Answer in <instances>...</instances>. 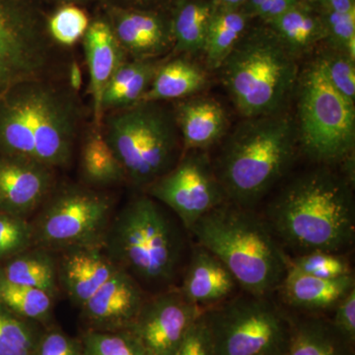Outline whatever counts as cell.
Returning <instances> with one entry per match:
<instances>
[{
	"mask_svg": "<svg viewBox=\"0 0 355 355\" xmlns=\"http://www.w3.org/2000/svg\"><path fill=\"white\" fill-rule=\"evenodd\" d=\"M352 184L329 166L293 178L268 205L265 220L280 244L298 254L342 253L355 236Z\"/></svg>",
	"mask_w": 355,
	"mask_h": 355,
	"instance_id": "cell-1",
	"label": "cell"
},
{
	"mask_svg": "<svg viewBox=\"0 0 355 355\" xmlns=\"http://www.w3.org/2000/svg\"><path fill=\"white\" fill-rule=\"evenodd\" d=\"M181 222L148 195L137 196L114 214L105 252L147 294L177 287L186 266V236Z\"/></svg>",
	"mask_w": 355,
	"mask_h": 355,
	"instance_id": "cell-2",
	"label": "cell"
},
{
	"mask_svg": "<svg viewBox=\"0 0 355 355\" xmlns=\"http://www.w3.org/2000/svg\"><path fill=\"white\" fill-rule=\"evenodd\" d=\"M297 144L296 123L286 112L245 118L214 163L228 202L253 209L286 176Z\"/></svg>",
	"mask_w": 355,
	"mask_h": 355,
	"instance_id": "cell-3",
	"label": "cell"
},
{
	"mask_svg": "<svg viewBox=\"0 0 355 355\" xmlns=\"http://www.w3.org/2000/svg\"><path fill=\"white\" fill-rule=\"evenodd\" d=\"M224 263L247 293L270 296L288 268V257L263 217L226 202L188 231Z\"/></svg>",
	"mask_w": 355,
	"mask_h": 355,
	"instance_id": "cell-4",
	"label": "cell"
},
{
	"mask_svg": "<svg viewBox=\"0 0 355 355\" xmlns=\"http://www.w3.org/2000/svg\"><path fill=\"white\" fill-rule=\"evenodd\" d=\"M19 86L0 112V146L10 156L67 167L78 123L73 95L46 79Z\"/></svg>",
	"mask_w": 355,
	"mask_h": 355,
	"instance_id": "cell-5",
	"label": "cell"
},
{
	"mask_svg": "<svg viewBox=\"0 0 355 355\" xmlns=\"http://www.w3.org/2000/svg\"><path fill=\"white\" fill-rule=\"evenodd\" d=\"M245 118L284 111L297 85V57L266 25L249 28L218 69Z\"/></svg>",
	"mask_w": 355,
	"mask_h": 355,
	"instance_id": "cell-6",
	"label": "cell"
},
{
	"mask_svg": "<svg viewBox=\"0 0 355 355\" xmlns=\"http://www.w3.org/2000/svg\"><path fill=\"white\" fill-rule=\"evenodd\" d=\"M104 125L105 139L127 181L139 190L146 191L182 157L174 112L161 102H139L114 110Z\"/></svg>",
	"mask_w": 355,
	"mask_h": 355,
	"instance_id": "cell-7",
	"label": "cell"
},
{
	"mask_svg": "<svg viewBox=\"0 0 355 355\" xmlns=\"http://www.w3.org/2000/svg\"><path fill=\"white\" fill-rule=\"evenodd\" d=\"M298 144L313 162L330 166L352 156L355 144L354 103L327 80L317 62L299 73Z\"/></svg>",
	"mask_w": 355,
	"mask_h": 355,
	"instance_id": "cell-8",
	"label": "cell"
},
{
	"mask_svg": "<svg viewBox=\"0 0 355 355\" xmlns=\"http://www.w3.org/2000/svg\"><path fill=\"white\" fill-rule=\"evenodd\" d=\"M214 355H284L291 317L270 296L243 291L203 311Z\"/></svg>",
	"mask_w": 355,
	"mask_h": 355,
	"instance_id": "cell-9",
	"label": "cell"
},
{
	"mask_svg": "<svg viewBox=\"0 0 355 355\" xmlns=\"http://www.w3.org/2000/svg\"><path fill=\"white\" fill-rule=\"evenodd\" d=\"M114 207L111 196L86 184L55 187L31 221L34 246L55 254L103 246Z\"/></svg>",
	"mask_w": 355,
	"mask_h": 355,
	"instance_id": "cell-10",
	"label": "cell"
},
{
	"mask_svg": "<svg viewBox=\"0 0 355 355\" xmlns=\"http://www.w3.org/2000/svg\"><path fill=\"white\" fill-rule=\"evenodd\" d=\"M42 0H0V92L50 70L53 40Z\"/></svg>",
	"mask_w": 355,
	"mask_h": 355,
	"instance_id": "cell-11",
	"label": "cell"
},
{
	"mask_svg": "<svg viewBox=\"0 0 355 355\" xmlns=\"http://www.w3.org/2000/svg\"><path fill=\"white\" fill-rule=\"evenodd\" d=\"M191 151L144 191L174 212L187 231L198 219L228 202L209 155L202 150Z\"/></svg>",
	"mask_w": 355,
	"mask_h": 355,
	"instance_id": "cell-12",
	"label": "cell"
},
{
	"mask_svg": "<svg viewBox=\"0 0 355 355\" xmlns=\"http://www.w3.org/2000/svg\"><path fill=\"white\" fill-rule=\"evenodd\" d=\"M202 313L175 287L147 296L128 331L146 355H175Z\"/></svg>",
	"mask_w": 355,
	"mask_h": 355,
	"instance_id": "cell-13",
	"label": "cell"
},
{
	"mask_svg": "<svg viewBox=\"0 0 355 355\" xmlns=\"http://www.w3.org/2000/svg\"><path fill=\"white\" fill-rule=\"evenodd\" d=\"M103 7L105 19L125 55L132 60H153L173 51L170 12Z\"/></svg>",
	"mask_w": 355,
	"mask_h": 355,
	"instance_id": "cell-14",
	"label": "cell"
},
{
	"mask_svg": "<svg viewBox=\"0 0 355 355\" xmlns=\"http://www.w3.org/2000/svg\"><path fill=\"white\" fill-rule=\"evenodd\" d=\"M148 295L137 280L120 268L79 308L84 330H128Z\"/></svg>",
	"mask_w": 355,
	"mask_h": 355,
	"instance_id": "cell-15",
	"label": "cell"
},
{
	"mask_svg": "<svg viewBox=\"0 0 355 355\" xmlns=\"http://www.w3.org/2000/svg\"><path fill=\"white\" fill-rule=\"evenodd\" d=\"M53 169L15 156L0 159V212L27 218L55 188Z\"/></svg>",
	"mask_w": 355,
	"mask_h": 355,
	"instance_id": "cell-16",
	"label": "cell"
},
{
	"mask_svg": "<svg viewBox=\"0 0 355 355\" xmlns=\"http://www.w3.org/2000/svg\"><path fill=\"white\" fill-rule=\"evenodd\" d=\"M238 287L234 277L224 263L196 243L184 266L180 286H177L186 300L202 311L209 310L233 297L237 294Z\"/></svg>",
	"mask_w": 355,
	"mask_h": 355,
	"instance_id": "cell-17",
	"label": "cell"
},
{
	"mask_svg": "<svg viewBox=\"0 0 355 355\" xmlns=\"http://www.w3.org/2000/svg\"><path fill=\"white\" fill-rule=\"evenodd\" d=\"M57 254L60 291L78 308L120 270L103 246L74 248Z\"/></svg>",
	"mask_w": 355,
	"mask_h": 355,
	"instance_id": "cell-18",
	"label": "cell"
},
{
	"mask_svg": "<svg viewBox=\"0 0 355 355\" xmlns=\"http://www.w3.org/2000/svg\"><path fill=\"white\" fill-rule=\"evenodd\" d=\"M83 40L90 72L94 127L102 128L104 118L103 96L114 72L127 62V55L105 18L90 22Z\"/></svg>",
	"mask_w": 355,
	"mask_h": 355,
	"instance_id": "cell-19",
	"label": "cell"
},
{
	"mask_svg": "<svg viewBox=\"0 0 355 355\" xmlns=\"http://www.w3.org/2000/svg\"><path fill=\"white\" fill-rule=\"evenodd\" d=\"M175 120L182 144L188 150H205L225 135L228 118L220 103L209 97L182 100L175 105Z\"/></svg>",
	"mask_w": 355,
	"mask_h": 355,
	"instance_id": "cell-20",
	"label": "cell"
},
{
	"mask_svg": "<svg viewBox=\"0 0 355 355\" xmlns=\"http://www.w3.org/2000/svg\"><path fill=\"white\" fill-rule=\"evenodd\" d=\"M354 288V275L338 279H318L288 266L277 291L292 309L308 315H320L335 309Z\"/></svg>",
	"mask_w": 355,
	"mask_h": 355,
	"instance_id": "cell-21",
	"label": "cell"
},
{
	"mask_svg": "<svg viewBox=\"0 0 355 355\" xmlns=\"http://www.w3.org/2000/svg\"><path fill=\"white\" fill-rule=\"evenodd\" d=\"M284 355H354V345L320 315L291 318V336Z\"/></svg>",
	"mask_w": 355,
	"mask_h": 355,
	"instance_id": "cell-22",
	"label": "cell"
},
{
	"mask_svg": "<svg viewBox=\"0 0 355 355\" xmlns=\"http://www.w3.org/2000/svg\"><path fill=\"white\" fill-rule=\"evenodd\" d=\"M0 275L11 284L40 289L55 298L60 291L57 254L44 248L33 246L2 261Z\"/></svg>",
	"mask_w": 355,
	"mask_h": 355,
	"instance_id": "cell-23",
	"label": "cell"
},
{
	"mask_svg": "<svg viewBox=\"0 0 355 355\" xmlns=\"http://www.w3.org/2000/svg\"><path fill=\"white\" fill-rule=\"evenodd\" d=\"M216 0H177L170 10L173 51L182 55H198L205 48L207 29Z\"/></svg>",
	"mask_w": 355,
	"mask_h": 355,
	"instance_id": "cell-24",
	"label": "cell"
},
{
	"mask_svg": "<svg viewBox=\"0 0 355 355\" xmlns=\"http://www.w3.org/2000/svg\"><path fill=\"white\" fill-rule=\"evenodd\" d=\"M207 74L198 65L184 58L159 65L153 83L139 102L184 99L202 90Z\"/></svg>",
	"mask_w": 355,
	"mask_h": 355,
	"instance_id": "cell-25",
	"label": "cell"
},
{
	"mask_svg": "<svg viewBox=\"0 0 355 355\" xmlns=\"http://www.w3.org/2000/svg\"><path fill=\"white\" fill-rule=\"evenodd\" d=\"M296 55H304L324 40L319 9L297 4L286 13L265 23Z\"/></svg>",
	"mask_w": 355,
	"mask_h": 355,
	"instance_id": "cell-26",
	"label": "cell"
},
{
	"mask_svg": "<svg viewBox=\"0 0 355 355\" xmlns=\"http://www.w3.org/2000/svg\"><path fill=\"white\" fill-rule=\"evenodd\" d=\"M159 65L154 60H132L121 64L103 96L104 113L139 103L153 83Z\"/></svg>",
	"mask_w": 355,
	"mask_h": 355,
	"instance_id": "cell-27",
	"label": "cell"
},
{
	"mask_svg": "<svg viewBox=\"0 0 355 355\" xmlns=\"http://www.w3.org/2000/svg\"><path fill=\"white\" fill-rule=\"evenodd\" d=\"M80 171L84 183L91 188H104L127 181L102 128H93L86 137L80 153Z\"/></svg>",
	"mask_w": 355,
	"mask_h": 355,
	"instance_id": "cell-28",
	"label": "cell"
},
{
	"mask_svg": "<svg viewBox=\"0 0 355 355\" xmlns=\"http://www.w3.org/2000/svg\"><path fill=\"white\" fill-rule=\"evenodd\" d=\"M252 19L253 18L241 8H224L216 3L202 51L210 69L218 70L236 44L249 29Z\"/></svg>",
	"mask_w": 355,
	"mask_h": 355,
	"instance_id": "cell-29",
	"label": "cell"
},
{
	"mask_svg": "<svg viewBox=\"0 0 355 355\" xmlns=\"http://www.w3.org/2000/svg\"><path fill=\"white\" fill-rule=\"evenodd\" d=\"M55 300L48 292L11 284L0 275V304L23 319L44 328L51 326Z\"/></svg>",
	"mask_w": 355,
	"mask_h": 355,
	"instance_id": "cell-30",
	"label": "cell"
},
{
	"mask_svg": "<svg viewBox=\"0 0 355 355\" xmlns=\"http://www.w3.org/2000/svg\"><path fill=\"white\" fill-rule=\"evenodd\" d=\"M43 329L0 304V355H33Z\"/></svg>",
	"mask_w": 355,
	"mask_h": 355,
	"instance_id": "cell-31",
	"label": "cell"
},
{
	"mask_svg": "<svg viewBox=\"0 0 355 355\" xmlns=\"http://www.w3.org/2000/svg\"><path fill=\"white\" fill-rule=\"evenodd\" d=\"M78 338L85 355H146L139 340L128 330H83Z\"/></svg>",
	"mask_w": 355,
	"mask_h": 355,
	"instance_id": "cell-32",
	"label": "cell"
},
{
	"mask_svg": "<svg viewBox=\"0 0 355 355\" xmlns=\"http://www.w3.org/2000/svg\"><path fill=\"white\" fill-rule=\"evenodd\" d=\"M289 268L318 279H338L352 277L349 261L340 253L331 252H309L288 258Z\"/></svg>",
	"mask_w": 355,
	"mask_h": 355,
	"instance_id": "cell-33",
	"label": "cell"
},
{
	"mask_svg": "<svg viewBox=\"0 0 355 355\" xmlns=\"http://www.w3.org/2000/svg\"><path fill=\"white\" fill-rule=\"evenodd\" d=\"M90 20L80 6L65 4L58 6L46 21L49 35L62 46H73L87 31Z\"/></svg>",
	"mask_w": 355,
	"mask_h": 355,
	"instance_id": "cell-34",
	"label": "cell"
},
{
	"mask_svg": "<svg viewBox=\"0 0 355 355\" xmlns=\"http://www.w3.org/2000/svg\"><path fill=\"white\" fill-rule=\"evenodd\" d=\"M316 62L331 85L349 101L354 103V60L347 53L329 48L319 55Z\"/></svg>",
	"mask_w": 355,
	"mask_h": 355,
	"instance_id": "cell-35",
	"label": "cell"
},
{
	"mask_svg": "<svg viewBox=\"0 0 355 355\" xmlns=\"http://www.w3.org/2000/svg\"><path fill=\"white\" fill-rule=\"evenodd\" d=\"M324 40L334 50L347 53L355 60V10L338 12L330 6L320 8Z\"/></svg>",
	"mask_w": 355,
	"mask_h": 355,
	"instance_id": "cell-36",
	"label": "cell"
},
{
	"mask_svg": "<svg viewBox=\"0 0 355 355\" xmlns=\"http://www.w3.org/2000/svg\"><path fill=\"white\" fill-rule=\"evenodd\" d=\"M33 246L31 221L0 212V263Z\"/></svg>",
	"mask_w": 355,
	"mask_h": 355,
	"instance_id": "cell-37",
	"label": "cell"
},
{
	"mask_svg": "<svg viewBox=\"0 0 355 355\" xmlns=\"http://www.w3.org/2000/svg\"><path fill=\"white\" fill-rule=\"evenodd\" d=\"M33 355H85L79 338H72L57 324L42 331Z\"/></svg>",
	"mask_w": 355,
	"mask_h": 355,
	"instance_id": "cell-38",
	"label": "cell"
},
{
	"mask_svg": "<svg viewBox=\"0 0 355 355\" xmlns=\"http://www.w3.org/2000/svg\"><path fill=\"white\" fill-rule=\"evenodd\" d=\"M175 355H214L211 336L202 314L191 327Z\"/></svg>",
	"mask_w": 355,
	"mask_h": 355,
	"instance_id": "cell-39",
	"label": "cell"
},
{
	"mask_svg": "<svg viewBox=\"0 0 355 355\" xmlns=\"http://www.w3.org/2000/svg\"><path fill=\"white\" fill-rule=\"evenodd\" d=\"M331 322L338 331L352 345L355 343V288L350 291L338 303Z\"/></svg>",
	"mask_w": 355,
	"mask_h": 355,
	"instance_id": "cell-40",
	"label": "cell"
},
{
	"mask_svg": "<svg viewBox=\"0 0 355 355\" xmlns=\"http://www.w3.org/2000/svg\"><path fill=\"white\" fill-rule=\"evenodd\" d=\"M177 0H102L103 6L135 10L170 12Z\"/></svg>",
	"mask_w": 355,
	"mask_h": 355,
	"instance_id": "cell-41",
	"label": "cell"
},
{
	"mask_svg": "<svg viewBox=\"0 0 355 355\" xmlns=\"http://www.w3.org/2000/svg\"><path fill=\"white\" fill-rule=\"evenodd\" d=\"M297 4L298 0H268L254 12L253 18H259L266 23L279 17Z\"/></svg>",
	"mask_w": 355,
	"mask_h": 355,
	"instance_id": "cell-42",
	"label": "cell"
},
{
	"mask_svg": "<svg viewBox=\"0 0 355 355\" xmlns=\"http://www.w3.org/2000/svg\"><path fill=\"white\" fill-rule=\"evenodd\" d=\"M329 6L338 12H350L355 10L354 0H328Z\"/></svg>",
	"mask_w": 355,
	"mask_h": 355,
	"instance_id": "cell-43",
	"label": "cell"
},
{
	"mask_svg": "<svg viewBox=\"0 0 355 355\" xmlns=\"http://www.w3.org/2000/svg\"><path fill=\"white\" fill-rule=\"evenodd\" d=\"M69 83L70 86L74 90H79L80 89L81 83H83V77H81L80 69L76 62H73L70 67L69 71Z\"/></svg>",
	"mask_w": 355,
	"mask_h": 355,
	"instance_id": "cell-44",
	"label": "cell"
},
{
	"mask_svg": "<svg viewBox=\"0 0 355 355\" xmlns=\"http://www.w3.org/2000/svg\"><path fill=\"white\" fill-rule=\"evenodd\" d=\"M268 0H247L246 3L241 7L243 11L253 18L254 12Z\"/></svg>",
	"mask_w": 355,
	"mask_h": 355,
	"instance_id": "cell-45",
	"label": "cell"
},
{
	"mask_svg": "<svg viewBox=\"0 0 355 355\" xmlns=\"http://www.w3.org/2000/svg\"><path fill=\"white\" fill-rule=\"evenodd\" d=\"M247 0H216L217 6L224 8L238 9L241 8Z\"/></svg>",
	"mask_w": 355,
	"mask_h": 355,
	"instance_id": "cell-46",
	"label": "cell"
},
{
	"mask_svg": "<svg viewBox=\"0 0 355 355\" xmlns=\"http://www.w3.org/2000/svg\"><path fill=\"white\" fill-rule=\"evenodd\" d=\"M48 1L58 4V6H65V4H74V6H79L81 4H86L88 2L93 1V0H48Z\"/></svg>",
	"mask_w": 355,
	"mask_h": 355,
	"instance_id": "cell-47",
	"label": "cell"
}]
</instances>
